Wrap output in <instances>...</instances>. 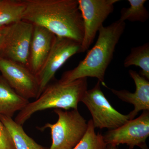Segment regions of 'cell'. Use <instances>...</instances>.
<instances>
[{
    "mask_svg": "<svg viewBox=\"0 0 149 149\" xmlns=\"http://www.w3.org/2000/svg\"><path fill=\"white\" fill-rule=\"evenodd\" d=\"M22 20L44 27L56 36L81 44L84 37L77 0H23Z\"/></svg>",
    "mask_w": 149,
    "mask_h": 149,
    "instance_id": "cell-1",
    "label": "cell"
},
{
    "mask_svg": "<svg viewBox=\"0 0 149 149\" xmlns=\"http://www.w3.org/2000/svg\"><path fill=\"white\" fill-rule=\"evenodd\" d=\"M125 28V22L119 19L106 27L102 26L95 44L84 59L73 69L65 72L60 80L67 83L81 78L95 77L107 88L104 81L106 71Z\"/></svg>",
    "mask_w": 149,
    "mask_h": 149,
    "instance_id": "cell-2",
    "label": "cell"
},
{
    "mask_svg": "<svg viewBox=\"0 0 149 149\" xmlns=\"http://www.w3.org/2000/svg\"><path fill=\"white\" fill-rule=\"evenodd\" d=\"M52 81L46 87L38 98L29 102L22 110L19 112L14 120L15 122L22 126L33 114L46 109H78V104L82 101L88 90L87 78L67 83L60 80Z\"/></svg>",
    "mask_w": 149,
    "mask_h": 149,
    "instance_id": "cell-3",
    "label": "cell"
},
{
    "mask_svg": "<svg viewBox=\"0 0 149 149\" xmlns=\"http://www.w3.org/2000/svg\"><path fill=\"white\" fill-rule=\"evenodd\" d=\"M58 116L56 123H47L39 129H50L52 144L48 149H72L85 135L88 124L78 109H54Z\"/></svg>",
    "mask_w": 149,
    "mask_h": 149,
    "instance_id": "cell-4",
    "label": "cell"
},
{
    "mask_svg": "<svg viewBox=\"0 0 149 149\" xmlns=\"http://www.w3.org/2000/svg\"><path fill=\"white\" fill-rule=\"evenodd\" d=\"M100 84L98 81L94 88L87 90L81 102L91 113L95 128L113 130L128 122L129 116L121 114L112 106L102 91Z\"/></svg>",
    "mask_w": 149,
    "mask_h": 149,
    "instance_id": "cell-5",
    "label": "cell"
},
{
    "mask_svg": "<svg viewBox=\"0 0 149 149\" xmlns=\"http://www.w3.org/2000/svg\"><path fill=\"white\" fill-rule=\"evenodd\" d=\"M84 27V37L80 53L86 52L92 45L97 32L113 11L118 0H77Z\"/></svg>",
    "mask_w": 149,
    "mask_h": 149,
    "instance_id": "cell-6",
    "label": "cell"
},
{
    "mask_svg": "<svg viewBox=\"0 0 149 149\" xmlns=\"http://www.w3.org/2000/svg\"><path fill=\"white\" fill-rule=\"evenodd\" d=\"M34 25L22 20L9 25L0 57L28 66Z\"/></svg>",
    "mask_w": 149,
    "mask_h": 149,
    "instance_id": "cell-7",
    "label": "cell"
},
{
    "mask_svg": "<svg viewBox=\"0 0 149 149\" xmlns=\"http://www.w3.org/2000/svg\"><path fill=\"white\" fill-rule=\"evenodd\" d=\"M80 43L71 39L56 37L53 47L45 64L35 75L39 87L37 98L54 80L57 71L72 56L80 53Z\"/></svg>",
    "mask_w": 149,
    "mask_h": 149,
    "instance_id": "cell-8",
    "label": "cell"
},
{
    "mask_svg": "<svg viewBox=\"0 0 149 149\" xmlns=\"http://www.w3.org/2000/svg\"><path fill=\"white\" fill-rule=\"evenodd\" d=\"M107 145L117 146L126 144L129 149L139 146L147 149L146 141L149 136V111H144L139 117L129 120L119 128L109 130L103 135Z\"/></svg>",
    "mask_w": 149,
    "mask_h": 149,
    "instance_id": "cell-9",
    "label": "cell"
},
{
    "mask_svg": "<svg viewBox=\"0 0 149 149\" xmlns=\"http://www.w3.org/2000/svg\"><path fill=\"white\" fill-rule=\"evenodd\" d=\"M0 72L19 95L28 100L37 98L39 87L37 78L27 67L0 57Z\"/></svg>",
    "mask_w": 149,
    "mask_h": 149,
    "instance_id": "cell-10",
    "label": "cell"
},
{
    "mask_svg": "<svg viewBox=\"0 0 149 149\" xmlns=\"http://www.w3.org/2000/svg\"><path fill=\"white\" fill-rule=\"evenodd\" d=\"M56 37L44 27L34 25L27 68L34 75L40 72L45 64Z\"/></svg>",
    "mask_w": 149,
    "mask_h": 149,
    "instance_id": "cell-11",
    "label": "cell"
},
{
    "mask_svg": "<svg viewBox=\"0 0 149 149\" xmlns=\"http://www.w3.org/2000/svg\"><path fill=\"white\" fill-rule=\"evenodd\" d=\"M128 72L136 85L135 93L125 90H110L122 101L133 105L134 109L128 114L130 120L134 119L141 111H149V82L135 70H130Z\"/></svg>",
    "mask_w": 149,
    "mask_h": 149,
    "instance_id": "cell-12",
    "label": "cell"
},
{
    "mask_svg": "<svg viewBox=\"0 0 149 149\" xmlns=\"http://www.w3.org/2000/svg\"><path fill=\"white\" fill-rule=\"evenodd\" d=\"M29 102L17 94L0 75V115L12 118L15 112L21 111Z\"/></svg>",
    "mask_w": 149,
    "mask_h": 149,
    "instance_id": "cell-13",
    "label": "cell"
},
{
    "mask_svg": "<svg viewBox=\"0 0 149 149\" xmlns=\"http://www.w3.org/2000/svg\"><path fill=\"white\" fill-rule=\"evenodd\" d=\"M0 119L8 130L16 149H48L37 143L25 133L22 126L15 122L12 118L0 115Z\"/></svg>",
    "mask_w": 149,
    "mask_h": 149,
    "instance_id": "cell-14",
    "label": "cell"
},
{
    "mask_svg": "<svg viewBox=\"0 0 149 149\" xmlns=\"http://www.w3.org/2000/svg\"><path fill=\"white\" fill-rule=\"evenodd\" d=\"M25 8L23 0H0V27L22 20Z\"/></svg>",
    "mask_w": 149,
    "mask_h": 149,
    "instance_id": "cell-15",
    "label": "cell"
},
{
    "mask_svg": "<svg viewBox=\"0 0 149 149\" xmlns=\"http://www.w3.org/2000/svg\"><path fill=\"white\" fill-rule=\"evenodd\" d=\"M125 68L132 65L141 68L140 75L149 80V43H145L139 47L132 48L130 53L123 62Z\"/></svg>",
    "mask_w": 149,
    "mask_h": 149,
    "instance_id": "cell-16",
    "label": "cell"
},
{
    "mask_svg": "<svg viewBox=\"0 0 149 149\" xmlns=\"http://www.w3.org/2000/svg\"><path fill=\"white\" fill-rule=\"evenodd\" d=\"M128 2L130 7L121 9L119 19L123 22H146L149 17L148 11L145 6L147 1L128 0Z\"/></svg>",
    "mask_w": 149,
    "mask_h": 149,
    "instance_id": "cell-17",
    "label": "cell"
},
{
    "mask_svg": "<svg viewBox=\"0 0 149 149\" xmlns=\"http://www.w3.org/2000/svg\"><path fill=\"white\" fill-rule=\"evenodd\" d=\"M88 126L85 135L76 146L72 149H107V144L103 136L97 134L92 119L88 122Z\"/></svg>",
    "mask_w": 149,
    "mask_h": 149,
    "instance_id": "cell-18",
    "label": "cell"
},
{
    "mask_svg": "<svg viewBox=\"0 0 149 149\" xmlns=\"http://www.w3.org/2000/svg\"><path fill=\"white\" fill-rule=\"evenodd\" d=\"M0 149H16L11 136L0 119Z\"/></svg>",
    "mask_w": 149,
    "mask_h": 149,
    "instance_id": "cell-19",
    "label": "cell"
},
{
    "mask_svg": "<svg viewBox=\"0 0 149 149\" xmlns=\"http://www.w3.org/2000/svg\"><path fill=\"white\" fill-rule=\"evenodd\" d=\"M8 26L0 27V50L2 47L8 29Z\"/></svg>",
    "mask_w": 149,
    "mask_h": 149,
    "instance_id": "cell-20",
    "label": "cell"
},
{
    "mask_svg": "<svg viewBox=\"0 0 149 149\" xmlns=\"http://www.w3.org/2000/svg\"><path fill=\"white\" fill-rule=\"evenodd\" d=\"M107 149H117V146L111 145H107Z\"/></svg>",
    "mask_w": 149,
    "mask_h": 149,
    "instance_id": "cell-21",
    "label": "cell"
}]
</instances>
